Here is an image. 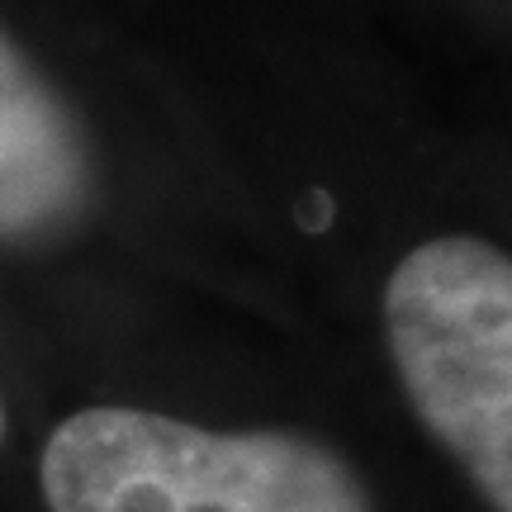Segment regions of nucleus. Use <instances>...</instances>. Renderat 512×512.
<instances>
[{"label": "nucleus", "instance_id": "obj_1", "mask_svg": "<svg viewBox=\"0 0 512 512\" xmlns=\"http://www.w3.org/2000/svg\"><path fill=\"white\" fill-rule=\"evenodd\" d=\"M38 489L48 512H375L366 479L328 441L285 427L214 432L124 403L57 422Z\"/></svg>", "mask_w": 512, "mask_h": 512}, {"label": "nucleus", "instance_id": "obj_2", "mask_svg": "<svg viewBox=\"0 0 512 512\" xmlns=\"http://www.w3.org/2000/svg\"><path fill=\"white\" fill-rule=\"evenodd\" d=\"M384 337L403 399L498 512H512V256L446 233L384 285Z\"/></svg>", "mask_w": 512, "mask_h": 512}, {"label": "nucleus", "instance_id": "obj_3", "mask_svg": "<svg viewBox=\"0 0 512 512\" xmlns=\"http://www.w3.org/2000/svg\"><path fill=\"white\" fill-rule=\"evenodd\" d=\"M91 200L86 133L34 62L0 34V238H57L86 219Z\"/></svg>", "mask_w": 512, "mask_h": 512}, {"label": "nucleus", "instance_id": "obj_4", "mask_svg": "<svg viewBox=\"0 0 512 512\" xmlns=\"http://www.w3.org/2000/svg\"><path fill=\"white\" fill-rule=\"evenodd\" d=\"M0 446H5V399H0Z\"/></svg>", "mask_w": 512, "mask_h": 512}]
</instances>
